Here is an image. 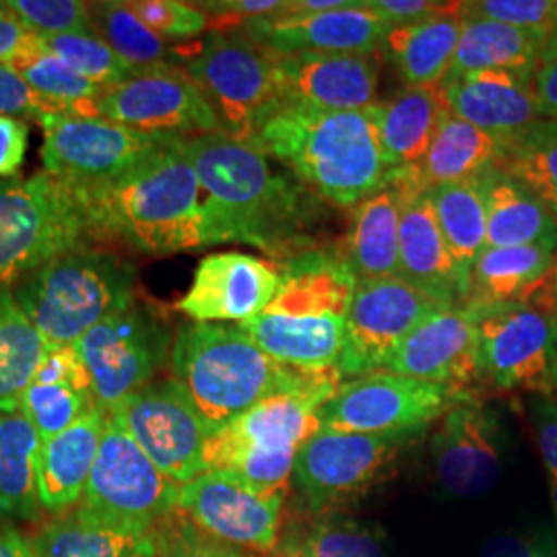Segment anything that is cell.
I'll return each instance as SVG.
<instances>
[{"instance_id":"cell-1","label":"cell","mask_w":557,"mask_h":557,"mask_svg":"<svg viewBox=\"0 0 557 557\" xmlns=\"http://www.w3.org/2000/svg\"><path fill=\"white\" fill-rule=\"evenodd\" d=\"M205 195L213 244H248L278 264L322 248L326 200L248 143L223 133L182 139Z\"/></svg>"},{"instance_id":"cell-2","label":"cell","mask_w":557,"mask_h":557,"mask_svg":"<svg viewBox=\"0 0 557 557\" xmlns=\"http://www.w3.org/2000/svg\"><path fill=\"white\" fill-rule=\"evenodd\" d=\"M182 139L170 140L122 178L75 186L94 242H116L149 255L211 246L205 195Z\"/></svg>"},{"instance_id":"cell-3","label":"cell","mask_w":557,"mask_h":557,"mask_svg":"<svg viewBox=\"0 0 557 557\" xmlns=\"http://www.w3.org/2000/svg\"><path fill=\"white\" fill-rule=\"evenodd\" d=\"M248 145L337 207L354 209L395 178L382 156L370 108L322 112L278 103Z\"/></svg>"},{"instance_id":"cell-4","label":"cell","mask_w":557,"mask_h":557,"mask_svg":"<svg viewBox=\"0 0 557 557\" xmlns=\"http://www.w3.org/2000/svg\"><path fill=\"white\" fill-rule=\"evenodd\" d=\"M172 379L213 430L267 398L338 382L333 372H304L267 356L238 324L188 322L172 345Z\"/></svg>"},{"instance_id":"cell-5","label":"cell","mask_w":557,"mask_h":557,"mask_svg":"<svg viewBox=\"0 0 557 557\" xmlns=\"http://www.w3.org/2000/svg\"><path fill=\"white\" fill-rule=\"evenodd\" d=\"M281 267L277 298L239 329L283 366L304 372L337 370L358 281L343 269L333 248L306 252Z\"/></svg>"},{"instance_id":"cell-6","label":"cell","mask_w":557,"mask_h":557,"mask_svg":"<svg viewBox=\"0 0 557 557\" xmlns=\"http://www.w3.org/2000/svg\"><path fill=\"white\" fill-rule=\"evenodd\" d=\"M135 267L94 244L66 250L13 285L21 310L46 345L77 343L135 299Z\"/></svg>"},{"instance_id":"cell-7","label":"cell","mask_w":557,"mask_h":557,"mask_svg":"<svg viewBox=\"0 0 557 557\" xmlns=\"http://www.w3.org/2000/svg\"><path fill=\"white\" fill-rule=\"evenodd\" d=\"M338 382L267 398L215 430L205 444V471H223L260 492H287L299 448L320 430L319 409Z\"/></svg>"},{"instance_id":"cell-8","label":"cell","mask_w":557,"mask_h":557,"mask_svg":"<svg viewBox=\"0 0 557 557\" xmlns=\"http://www.w3.org/2000/svg\"><path fill=\"white\" fill-rule=\"evenodd\" d=\"M87 244L96 242L75 186L46 172L0 182V285Z\"/></svg>"},{"instance_id":"cell-9","label":"cell","mask_w":557,"mask_h":557,"mask_svg":"<svg viewBox=\"0 0 557 557\" xmlns=\"http://www.w3.org/2000/svg\"><path fill=\"white\" fill-rule=\"evenodd\" d=\"M184 69L215 110L221 133L232 139L248 143L277 108L275 52L238 27L209 34Z\"/></svg>"},{"instance_id":"cell-10","label":"cell","mask_w":557,"mask_h":557,"mask_svg":"<svg viewBox=\"0 0 557 557\" xmlns=\"http://www.w3.org/2000/svg\"><path fill=\"white\" fill-rule=\"evenodd\" d=\"M172 345L170 322L137 298L73 343L91 380L94 400L106 413L153 382Z\"/></svg>"},{"instance_id":"cell-11","label":"cell","mask_w":557,"mask_h":557,"mask_svg":"<svg viewBox=\"0 0 557 557\" xmlns=\"http://www.w3.org/2000/svg\"><path fill=\"white\" fill-rule=\"evenodd\" d=\"M423 432L345 434L320 430L296 455L294 485L308 515L341 512L382 483Z\"/></svg>"},{"instance_id":"cell-12","label":"cell","mask_w":557,"mask_h":557,"mask_svg":"<svg viewBox=\"0 0 557 557\" xmlns=\"http://www.w3.org/2000/svg\"><path fill=\"white\" fill-rule=\"evenodd\" d=\"M471 314L478 320L479 374L483 382L496 391L554 393L557 317L547 285L535 298Z\"/></svg>"},{"instance_id":"cell-13","label":"cell","mask_w":557,"mask_h":557,"mask_svg":"<svg viewBox=\"0 0 557 557\" xmlns=\"http://www.w3.org/2000/svg\"><path fill=\"white\" fill-rule=\"evenodd\" d=\"M475 397V391L376 372L341 382L331 398L320 405V428L345 434L423 432L430 423Z\"/></svg>"},{"instance_id":"cell-14","label":"cell","mask_w":557,"mask_h":557,"mask_svg":"<svg viewBox=\"0 0 557 557\" xmlns=\"http://www.w3.org/2000/svg\"><path fill=\"white\" fill-rule=\"evenodd\" d=\"M180 487L108 413L81 508L110 527L151 533L156 522L178 508Z\"/></svg>"},{"instance_id":"cell-15","label":"cell","mask_w":557,"mask_h":557,"mask_svg":"<svg viewBox=\"0 0 557 557\" xmlns=\"http://www.w3.org/2000/svg\"><path fill=\"white\" fill-rule=\"evenodd\" d=\"M40 126L46 174L79 188L122 178L176 139L103 119L50 116Z\"/></svg>"},{"instance_id":"cell-16","label":"cell","mask_w":557,"mask_h":557,"mask_svg":"<svg viewBox=\"0 0 557 557\" xmlns=\"http://www.w3.org/2000/svg\"><path fill=\"white\" fill-rule=\"evenodd\" d=\"M161 473L184 485L205 473V444L215 432L174 379L153 380L112 411Z\"/></svg>"},{"instance_id":"cell-17","label":"cell","mask_w":557,"mask_h":557,"mask_svg":"<svg viewBox=\"0 0 557 557\" xmlns=\"http://www.w3.org/2000/svg\"><path fill=\"white\" fill-rule=\"evenodd\" d=\"M438 310L444 306L403 278L358 281L345 319L338 376L361 379L382 372L400 343Z\"/></svg>"},{"instance_id":"cell-18","label":"cell","mask_w":557,"mask_h":557,"mask_svg":"<svg viewBox=\"0 0 557 557\" xmlns=\"http://www.w3.org/2000/svg\"><path fill=\"white\" fill-rule=\"evenodd\" d=\"M98 119L143 133L200 137L221 133L220 120L199 85L180 64L143 69L96 101Z\"/></svg>"},{"instance_id":"cell-19","label":"cell","mask_w":557,"mask_h":557,"mask_svg":"<svg viewBox=\"0 0 557 557\" xmlns=\"http://www.w3.org/2000/svg\"><path fill=\"white\" fill-rule=\"evenodd\" d=\"M283 504V492H260L230 473L205 471L180 487L176 510L209 537L269 554L281 539Z\"/></svg>"},{"instance_id":"cell-20","label":"cell","mask_w":557,"mask_h":557,"mask_svg":"<svg viewBox=\"0 0 557 557\" xmlns=\"http://www.w3.org/2000/svg\"><path fill=\"white\" fill-rule=\"evenodd\" d=\"M283 267L244 252H220L200 260L193 285L176 304L193 322H248L277 298Z\"/></svg>"},{"instance_id":"cell-21","label":"cell","mask_w":557,"mask_h":557,"mask_svg":"<svg viewBox=\"0 0 557 557\" xmlns=\"http://www.w3.org/2000/svg\"><path fill=\"white\" fill-rule=\"evenodd\" d=\"M275 75L278 103L322 112H359L376 103L380 54H275Z\"/></svg>"},{"instance_id":"cell-22","label":"cell","mask_w":557,"mask_h":557,"mask_svg":"<svg viewBox=\"0 0 557 557\" xmlns=\"http://www.w3.org/2000/svg\"><path fill=\"white\" fill-rule=\"evenodd\" d=\"M432 462L440 485L457 498H481L502 475L498 413L478 397L440 419L432 434Z\"/></svg>"},{"instance_id":"cell-23","label":"cell","mask_w":557,"mask_h":557,"mask_svg":"<svg viewBox=\"0 0 557 557\" xmlns=\"http://www.w3.org/2000/svg\"><path fill=\"white\" fill-rule=\"evenodd\" d=\"M246 36L259 41L275 54L296 52H338V54H380V46L391 27L366 7V0H354L349 7L244 21L236 25Z\"/></svg>"},{"instance_id":"cell-24","label":"cell","mask_w":557,"mask_h":557,"mask_svg":"<svg viewBox=\"0 0 557 557\" xmlns=\"http://www.w3.org/2000/svg\"><path fill=\"white\" fill-rule=\"evenodd\" d=\"M382 372L475 391L481 382L478 320L465 308L434 312L400 343Z\"/></svg>"},{"instance_id":"cell-25","label":"cell","mask_w":557,"mask_h":557,"mask_svg":"<svg viewBox=\"0 0 557 557\" xmlns=\"http://www.w3.org/2000/svg\"><path fill=\"white\" fill-rule=\"evenodd\" d=\"M398 186L403 188V211L397 277L444 308H462L469 298V278L460 273L446 246L430 195L403 182Z\"/></svg>"},{"instance_id":"cell-26","label":"cell","mask_w":557,"mask_h":557,"mask_svg":"<svg viewBox=\"0 0 557 557\" xmlns=\"http://www.w3.org/2000/svg\"><path fill=\"white\" fill-rule=\"evenodd\" d=\"M442 91L453 114L471 122L504 145L545 119L533 77L510 71H481L446 79Z\"/></svg>"},{"instance_id":"cell-27","label":"cell","mask_w":557,"mask_h":557,"mask_svg":"<svg viewBox=\"0 0 557 557\" xmlns=\"http://www.w3.org/2000/svg\"><path fill=\"white\" fill-rule=\"evenodd\" d=\"M91 380L73 345H46L40 366L21 398L20 413L44 440L54 438L96 409Z\"/></svg>"},{"instance_id":"cell-28","label":"cell","mask_w":557,"mask_h":557,"mask_svg":"<svg viewBox=\"0 0 557 557\" xmlns=\"http://www.w3.org/2000/svg\"><path fill=\"white\" fill-rule=\"evenodd\" d=\"M400 211L403 188L395 180L354 207L349 230L333 252L356 281L397 277Z\"/></svg>"},{"instance_id":"cell-29","label":"cell","mask_w":557,"mask_h":557,"mask_svg":"<svg viewBox=\"0 0 557 557\" xmlns=\"http://www.w3.org/2000/svg\"><path fill=\"white\" fill-rule=\"evenodd\" d=\"M108 413L96 407L91 413L54 438L44 440L38 450L36 479L38 499L48 512L60 515L75 506L87 490Z\"/></svg>"},{"instance_id":"cell-30","label":"cell","mask_w":557,"mask_h":557,"mask_svg":"<svg viewBox=\"0 0 557 557\" xmlns=\"http://www.w3.org/2000/svg\"><path fill=\"white\" fill-rule=\"evenodd\" d=\"M370 112L384 161L397 174L428 153L450 106L442 87H405L391 100L370 106Z\"/></svg>"},{"instance_id":"cell-31","label":"cell","mask_w":557,"mask_h":557,"mask_svg":"<svg viewBox=\"0 0 557 557\" xmlns=\"http://www.w3.org/2000/svg\"><path fill=\"white\" fill-rule=\"evenodd\" d=\"M462 29L460 2L428 20L393 27L380 46L407 87H440L450 75Z\"/></svg>"},{"instance_id":"cell-32","label":"cell","mask_w":557,"mask_h":557,"mask_svg":"<svg viewBox=\"0 0 557 557\" xmlns=\"http://www.w3.org/2000/svg\"><path fill=\"white\" fill-rule=\"evenodd\" d=\"M502 153V140L473 126L471 122L458 119L450 110L442 119L428 153L413 168L397 172L395 178L413 190L430 193L442 184L473 178L496 168Z\"/></svg>"},{"instance_id":"cell-33","label":"cell","mask_w":557,"mask_h":557,"mask_svg":"<svg viewBox=\"0 0 557 557\" xmlns=\"http://www.w3.org/2000/svg\"><path fill=\"white\" fill-rule=\"evenodd\" d=\"M557 250L549 246L485 248L469 275L465 310L479 312L535 298L549 283Z\"/></svg>"},{"instance_id":"cell-34","label":"cell","mask_w":557,"mask_h":557,"mask_svg":"<svg viewBox=\"0 0 557 557\" xmlns=\"http://www.w3.org/2000/svg\"><path fill=\"white\" fill-rule=\"evenodd\" d=\"M547 38L541 32L462 15L457 54L446 79L481 71H510L533 77Z\"/></svg>"},{"instance_id":"cell-35","label":"cell","mask_w":557,"mask_h":557,"mask_svg":"<svg viewBox=\"0 0 557 557\" xmlns=\"http://www.w3.org/2000/svg\"><path fill=\"white\" fill-rule=\"evenodd\" d=\"M487 246H549L557 250V218L517 180L496 168L483 172Z\"/></svg>"},{"instance_id":"cell-36","label":"cell","mask_w":557,"mask_h":557,"mask_svg":"<svg viewBox=\"0 0 557 557\" xmlns=\"http://www.w3.org/2000/svg\"><path fill=\"white\" fill-rule=\"evenodd\" d=\"M36 557H158L153 533L124 531L77 508L48 524L34 543Z\"/></svg>"},{"instance_id":"cell-37","label":"cell","mask_w":557,"mask_h":557,"mask_svg":"<svg viewBox=\"0 0 557 557\" xmlns=\"http://www.w3.org/2000/svg\"><path fill=\"white\" fill-rule=\"evenodd\" d=\"M278 557H388L380 529L343 512L308 515L287 524Z\"/></svg>"},{"instance_id":"cell-38","label":"cell","mask_w":557,"mask_h":557,"mask_svg":"<svg viewBox=\"0 0 557 557\" xmlns=\"http://www.w3.org/2000/svg\"><path fill=\"white\" fill-rule=\"evenodd\" d=\"M428 195L446 246L460 273L469 278L475 260L487 246L483 174L453 184H442L438 188H432Z\"/></svg>"},{"instance_id":"cell-39","label":"cell","mask_w":557,"mask_h":557,"mask_svg":"<svg viewBox=\"0 0 557 557\" xmlns=\"http://www.w3.org/2000/svg\"><path fill=\"white\" fill-rule=\"evenodd\" d=\"M46 351V341L21 310L9 285H0V413H20L21 398Z\"/></svg>"},{"instance_id":"cell-40","label":"cell","mask_w":557,"mask_h":557,"mask_svg":"<svg viewBox=\"0 0 557 557\" xmlns=\"http://www.w3.org/2000/svg\"><path fill=\"white\" fill-rule=\"evenodd\" d=\"M40 444V434L21 413H0V515H36L40 504L36 479Z\"/></svg>"},{"instance_id":"cell-41","label":"cell","mask_w":557,"mask_h":557,"mask_svg":"<svg viewBox=\"0 0 557 557\" xmlns=\"http://www.w3.org/2000/svg\"><path fill=\"white\" fill-rule=\"evenodd\" d=\"M11 66L38 96L54 103L66 116L98 119L96 101L100 100L106 89L50 54L41 46L38 34L36 40L11 62Z\"/></svg>"},{"instance_id":"cell-42","label":"cell","mask_w":557,"mask_h":557,"mask_svg":"<svg viewBox=\"0 0 557 557\" xmlns=\"http://www.w3.org/2000/svg\"><path fill=\"white\" fill-rule=\"evenodd\" d=\"M496 170L517 180L557 218V120H539L506 143Z\"/></svg>"},{"instance_id":"cell-43","label":"cell","mask_w":557,"mask_h":557,"mask_svg":"<svg viewBox=\"0 0 557 557\" xmlns=\"http://www.w3.org/2000/svg\"><path fill=\"white\" fill-rule=\"evenodd\" d=\"M89 13L94 29L101 40L108 41L122 59L139 69L180 64L182 54L174 50L168 40L151 32L143 21L131 11L128 2L103 0L89 2Z\"/></svg>"},{"instance_id":"cell-44","label":"cell","mask_w":557,"mask_h":557,"mask_svg":"<svg viewBox=\"0 0 557 557\" xmlns=\"http://www.w3.org/2000/svg\"><path fill=\"white\" fill-rule=\"evenodd\" d=\"M38 38L50 54L69 64L83 77L98 83L103 89L116 87L143 71L139 66L122 59L108 41L101 40L98 34H64V36H38Z\"/></svg>"},{"instance_id":"cell-45","label":"cell","mask_w":557,"mask_h":557,"mask_svg":"<svg viewBox=\"0 0 557 557\" xmlns=\"http://www.w3.org/2000/svg\"><path fill=\"white\" fill-rule=\"evenodd\" d=\"M27 29L38 36L96 34L89 2L79 0H7Z\"/></svg>"},{"instance_id":"cell-46","label":"cell","mask_w":557,"mask_h":557,"mask_svg":"<svg viewBox=\"0 0 557 557\" xmlns=\"http://www.w3.org/2000/svg\"><path fill=\"white\" fill-rule=\"evenodd\" d=\"M460 13L547 36L557 32V0H473L460 2Z\"/></svg>"},{"instance_id":"cell-47","label":"cell","mask_w":557,"mask_h":557,"mask_svg":"<svg viewBox=\"0 0 557 557\" xmlns=\"http://www.w3.org/2000/svg\"><path fill=\"white\" fill-rule=\"evenodd\" d=\"M128 7L163 40L197 38L209 25V15L199 4L178 0H135L128 2Z\"/></svg>"},{"instance_id":"cell-48","label":"cell","mask_w":557,"mask_h":557,"mask_svg":"<svg viewBox=\"0 0 557 557\" xmlns=\"http://www.w3.org/2000/svg\"><path fill=\"white\" fill-rule=\"evenodd\" d=\"M0 114L34 120L41 124L50 116H66L54 103L38 96L11 64L0 62Z\"/></svg>"},{"instance_id":"cell-49","label":"cell","mask_w":557,"mask_h":557,"mask_svg":"<svg viewBox=\"0 0 557 557\" xmlns=\"http://www.w3.org/2000/svg\"><path fill=\"white\" fill-rule=\"evenodd\" d=\"M529 413L535 428L539 453L552 473L557 478V400L552 395H531Z\"/></svg>"},{"instance_id":"cell-50","label":"cell","mask_w":557,"mask_h":557,"mask_svg":"<svg viewBox=\"0 0 557 557\" xmlns=\"http://www.w3.org/2000/svg\"><path fill=\"white\" fill-rule=\"evenodd\" d=\"M29 126L25 120L0 114V178H17L27 153Z\"/></svg>"},{"instance_id":"cell-51","label":"cell","mask_w":557,"mask_h":557,"mask_svg":"<svg viewBox=\"0 0 557 557\" xmlns=\"http://www.w3.org/2000/svg\"><path fill=\"white\" fill-rule=\"evenodd\" d=\"M448 4L450 2H432V0H366V7L374 11L391 29L428 20L440 11H444Z\"/></svg>"},{"instance_id":"cell-52","label":"cell","mask_w":557,"mask_h":557,"mask_svg":"<svg viewBox=\"0 0 557 557\" xmlns=\"http://www.w3.org/2000/svg\"><path fill=\"white\" fill-rule=\"evenodd\" d=\"M200 9L207 15H215L225 21L227 25H239L244 21L269 17L287 9L285 0H213L200 2Z\"/></svg>"},{"instance_id":"cell-53","label":"cell","mask_w":557,"mask_h":557,"mask_svg":"<svg viewBox=\"0 0 557 557\" xmlns=\"http://www.w3.org/2000/svg\"><path fill=\"white\" fill-rule=\"evenodd\" d=\"M541 110L545 119L557 120V32H554L541 52L537 71L533 75Z\"/></svg>"},{"instance_id":"cell-54","label":"cell","mask_w":557,"mask_h":557,"mask_svg":"<svg viewBox=\"0 0 557 557\" xmlns=\"http://www.w3.org/2000/svg\"><path fill=\"white\" fill-rule=\"evenodd\" d=\"M161 557H242L227 543L195 537L193 533L176 531L163 545Z\"/></svg>"},{"instance_id":"cell-55","label":"cell","mask_w":557,"mask_h":557,"mask_svg":"<svg viewBox=\"0 0 557 557\" xmlns=\"http://www.w3.org/2000/svg\"><path fill=\"white\" fill-rule=\"evenodd\" d=\"M34 40L36 34L27 29L4 2H0V62L11 64Z\"/></svg>"},{"instance_id":"cell-56","label":"cell","mask_w":557,"mask_h":557,"mask_svg":"<svg viewBox=\"0 0 557 557\" xmlns=\"http://www.w3.org/2000/svg\"><path fill=\"white\" fill-rule=\"evenodd\" d=\"M541 549L527 539L515 537V535H499L490 539L479 557H539Z\"/></svg>"},{"instance_id":"cell-57","label":"cell","mask_w":557,"mask_h":557,"mask_svg":"<svg viewBox=\"0 0 557 557\" xmlns=\"http://www.w3.org/2000/svg\"><path fill=\"white\" fill-rule=\"evenodd\" d=\"M0 557H36L34 545L17 529H0Z\"/></svg>"},{"instance_id":"cell-58","label":"cell","mask_w":557,"mask_h":557,"mask_svg":"<svg viewBox=\"0 0 557 557\" xmlns=\"http://www.w3.org/2000/svg\"><path fill=\"white\" fill-rule=\"evenodd\" d=\"M547 296H549V304H552V308H554L557 317V259L556 264H554V271H552V277H549V283H547Z\"/></svg>"},{"instance_id":"cell-59","label":"cell","mask_w":557,"mask_h":557,"mask_svg":"<svg viewBox=\"0 0 557 557\" xmlns=\"http://www.w3.org/2000/svg\"><path fill=\"white\" fill-rule=\"evenodd\" d=\"M552 502H554V512L557 518V478H552Z\"/></svg>"},{"instance_id":"cell-60","label":"cell","mask_w":557,"mask_h":557,"mask_svg":"<svg viewBox=\"0 0 557 557\" xmlns=\"http://www.w3.org/2000/svg\"><path fill=\"white\" fill-rule=\"evenodd\" d=\"M554 391L557 393V356L556 363H554Z\"/></svg>"},{"instance_id":"cell-61","label":"cell","mask_w":557,"mask_h":557,"mask_svg":"<svg viewBox=\"0 0 557 557\" xmlns=\"http://www.w3.org/2000/svg\"><path fill=\"white\" fill-rule=\"evenodd\" d=\"M539 557H547V556H545V554H543V552H541V556H539Z\"/></svg>"}]
</instances>
